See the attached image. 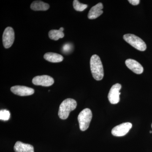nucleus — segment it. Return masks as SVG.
Segmentation results:
<instances>
[{"label":"nucleus","mask_w":152,"mask_h":152,"mask_svg":"<svg viewBox=\"0 0 152 152\" xmlns=\"http://www.w3.org/2000/svg\"><path fill=\"white\" fill-rule=\"evenodd\" d=\"M126 66L135 74H141L143 72L144 69L142 66L136 60L128 59L125 62Z\"/></svg>","instance_id":"9d476101"},{"label":"nucleus","mask_w":152,"mask_h":152,"mask_svg":"<svg viewBox=\"0 0 152 152\" xmlns=\"http://www.w3.org/2000/svg\"><path fill=\"white\" fill-rule=\"evenodd\" d=\"M90 67L93 77L97 81L101 80L104 77L103 66L100 58L96 55L91 57Z\"/></svg>","instance_id":"f257e3e1"},{"label":"nucleus","mask_w":152,"mask_h":152,"mask_svg":"<svg viewBox=\"0 0 152 152\" xmlns=\"http://www.w3.org/2000/svg\"><path fill=\"white\" fill-rule=\"evenodd\" d=\"M44 58L52 63H59L64 60V57L61 55L54 53H47L44 55Z\"/></svg>","instance_id":"ddd939ff"},{"label":"nucleus","mask_w":152,"mask_h":152,"mask_svg":"<svg viewBox=\"0 0 152 152\" xmlns=\"http://www.w3.org/2000/svg\"><path fill=\"white\" fill-rule=\"evenodd\" d=\"M15 32L13 29L10 27H8L4 31L3 35V43L6 49L12 46L15 40Z\"/></svg>","instance_id":"39448f33"},{"label":"nucleus","mask_w":152,"mask_h":152,"mask_svg":"<svg viewBox=\"0 0 152 152\" xmlns=\"http://www.w3.org/2000/svg\"><path fill=\"white\" fill-rule=\"evenodd\" d=\"M59 30H60V31H61L63 32V31H64V28L61 27L59 29Z\"/></svg>","instance_id":"aec40b11"},{"label":"nucleus","mask_w":152,"mask_h":152,"mask_svg":"<svg viewBox=\"0 0 152 152\" xmlns=\"http://www.w3.org/2000/svg\"><path fill=\"white\" fill-rule=\"evenodd\" d=\"M150 133H152V131H150Z\"/></svg>","instance_id":"412c9836"},{"label":"nucleus","mask_w":152,"mask_h":152,"mask_svg":"<svg viewBox=\"0 0 152 152\" xmlns=\"http://www.w3.org/2000/svg\"><path fill=\"white\" fill-rule=\"evenodd\" d=\"M10 116V112L6 110H1L0 111V119L4 121L9 120Z\"/></svg>","instance_id":"f3484780"},{"label":"nucleus","mask_w":152,"mask_h":152,"mask_svg":"<svg viewBox=\"0 0 152 152\" xmlns=\"http://www.w3.org/2000/svg\"><path fill=\"white\" fill-rule=\"evenodd\" d=\"M76 101L73 99H66L60 105L59 109L58 116L60 118L65 120L67 118L70 113L77 107Z\"/></svg>","instance_id":"f03ea898"},{"label":"nucleus","mask_w":152,"mask_h":152,"mask_svg":"<svg viewBox=\"0 0 152 152\" xmlns=\"http://www.w3.org/2000/svg\"><path fill=\"white\" fill-rule=\"evenodd\" d=\"M14 150L15 152H34V147L32 145L20 141L17 142L15 144Z\"/></svg>","instance_id":"f8f14e48"},{"label":"nucleus","mask_w":152,"mask_h":152,"mask_svg":"<svg viewBox=\"0 0 152 152\" xmlns=\"http://www.w3.org/2000/svg\"><path fill=\"white\" fill-rule=\"evenodd\" d=\"M151 126H152V125H151Z\"/></svg>","instance_id":"4be33fe9"},{"label":"nucleus","mask_w":152,"mask_h":152,"mask_svg":"<svg viewBox=\"0 0 152 152\" xmlns=\"http://www.w3.org/2000/svg\"><path fill=\"white\" fill-rule=\"evenodd\" d=\"M54 79L50 76L48 75L37 76L32 80V83L36 86H41L44 87H49L53 84Z\"/></svg>","instance_id":"6e6552de"},{"label":"nucleus","mask_w":152,"mask_h":152,"mask_svg":"<svg viewBox=\"0 0 152 152\" xmlns=\"http://www.w3.org/2000/svg\"><path fill=\"white\" fill-rule=\"evenodd\" d=\"M92 118V113L89 109H85L80 113L78 116V121L81 130H86L89 126Z\"/></svg>","instance_id":"7ed1b4c3"},{"label":"nucleus","mask_w":152,"mask_h":152,"mask_svg":"<svg viewBox=\"0 0 152 152\" xmlns=\"http://www.w3.org/2000/svg\"><path fill=\"white\" fill-rule=\"evenodd\" d=\"M64 37L63 32L60 30H52L49 32V37L50 39L54 40H58L61 38H63Z\"/></svg>","instance_id":"2eb2a0df"},{"label":"nucleus","mask_w":152,"mask_h":152,"mask_svg":"<svg viewBox=\"0 0 152 152\" xmlns=\"http://www.w3.org/2000/svg\"><path fill=\"white\" fill-rule=\"evenodd\" d=\"M72 48L70 44H66L63 47V51L64 53H68L71 50Z\"/></svg>","instance_id":"a211bd4d"},{"label":"nucleus","mask_w":152,"mask_h":152,"mask_svg":"<svg viewBox=\"0 0 152 152\" xmlns=\"http://www.w3.org/2000/svg\"><path fill=\"white\" fill-rule=\"evenodd\" d=\"M121 88V85L119 83L114 85L110 89L108 98L109 102L112 104H117L120 102V91Z\"/></svg>","instance_id":"0eeeda50"},{"label":"nucleus","mask_w":152,"mask_h":152,"mask_svg":"<svg viewBox=\"0 0 152 152\" xmlns=\"http://www.w3.org/2000/svg\"><path fill=\"white\" fill-rule=\"evenodd\" d=\"M124 39L128 43L135 48L144 51L146 49V45L141 38L132 34H126L124 36Z\"/></svg>","instance_id":"20e7f679"},{"label":"nucleus","mask_w":152,"mask_h":152,"mask_svg":"<svg viewBox=\"0 0 152 152\" xmlns=\"http://www.w3.org/2000/svg\"><path fill=\"white\" fill-rule=\"evenodd\" d=\"M132 125L130 123H125L116 126L112 130V134L115 137L126 135L132 129Z\"/></svg>","instance_id":"423d86ee"},{"label":"nucleus","mask_w":152,"mask_h":152,"mask_svg":"<svg viewBox=\"0 0 152 152\" xmlns=\"http://www.w3.org/2000/svg\"><path fill=\"white\" fill-rule=\"evenodd\" d=\"M103 5L102 3H99L91 8L88 14V18L91 20L95 19L100 16L103 13Z\"/></svg>","instance_id":"9b49d317"},{"label":"nucleus","mask_w":152,"mask_h":152,"mask_svg":"<svg viewBox=\"0 0 152 152\" xmlns=\"http://www.w3.org/2000/svg\"><path fill=\"white\" fill-rule=\"evenodd\" d=\"M49 8L48 4L40 1H34L31 5V9L34 11H46Z\"/></svg>","instance_id":"4468645a"},{"label":"nucleus","mask_w":152,"mask_h":152,"mask_svg":"<svg viewBox=\"0 0 152 152\" xmlns=\"http://www.w3.org/2000/svg\"><path fill=\"white\" fill-rule=\"evenodd\" d=\"M128 1L133 5H137L140 4V0H129Z\"/></svg>","instance_id":"6ab92c4d"},{"label":"nucleus","mask_w":152,"mask_h":152,"mask_svg":"<svg viewBox=\"0 0 152 152\" xmlns=\"http://www.w3.org/2000/svg\"><path fill=\"white\" fill-rule=\"evenodd\" d=\"M73 7L76 11L82 12L88 7V5L85 4H81L77 0H75L73 1Z\"/></svg>","instance_id":"dca6fc26"},{"label":"nucleus","mask_w":152,"mask_h":152,"mask_svg":"<svg viewBox=\"0 0 152 152\" xmlns=\"http://www.w3.org/2000/svg\"><path fill=\"white\" fill-rule=\"evenodd\" d=\"M11 91L15 94L21 96H30L34 93V89L24 86H14L11 88Z\"/></svg>","instance_id":"1a4fd4ad"}]
</instances>
